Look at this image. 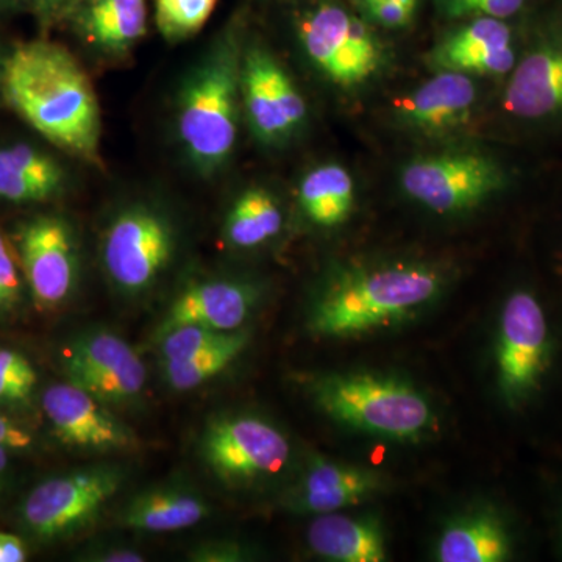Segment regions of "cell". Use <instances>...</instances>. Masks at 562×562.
Segmentation results:
<instances>
[{
  "mask_svg": "<svg viewBox=\"0 0 562 562\" xmlns=\"http://www.w3.org/2000/svg\"><path fill=\"white\" fill-rule=\"evenodd\" d=\"M217 0H155V21L166 40L190 38L210 20Z\"/></svg>",
  "mask_w": 562,
  "mask_h": 562,
  "instance_id": "83f0119b",
  "label": "cell"
},
{
  "mask_svg": "<svg viewBox=\"0 0 562 562\" xmlns=\"http://www.w3.org/2000/svg\"><path fill=\"white\" fill-rule=\"evenodd\" d=\"M7 468H9V457H7V449H2V447H0V483H2Z\"/></svg>",
  "mask_w": 562,
  "mask_h": 562,
  "instance_id": "8d00e7d4",
  "label": "cell"
},
{
  "mask_svg": "<svg viewBox=\"0 0 562 562\" xmlns=\"http://www.w3.org/2000/svg\"><path fill=\"white\" fill-rule=\"evenodd\" d=\"M436 557L441 562H501L509 557V538L494 514L479 512L447 525Z\"/></svg>",
  "mask_w": 562,
  "mask_h": 562,
  "instance_id": "603a6c76",
  "label": "cell"
},
{
  "mask_svg": "<svg viewBox=\"0 0 562 562\" xmlns=\"http://www.w3.org/2000/svg\"><path fill=\"white\" fill-rule=\"evenodd\" d=\"M314 401L333 420L394 441H417L432 427L430 402L409 384L373 373H336L314 384Z\"/></svg>",
  "mask_w": 562,
  "mask_h": 562,
  "instance_id": "277c9868",
  "label": "cell"
},
{
  "mask_svg": "<svg viewBox=\"0 0 562 562\" xmlns=\"http://www.w3.org/2000/svg\"><path fill=\"white\" fill-rule=\"evenodd\" d=\"M516 44L512 27L497 18H469L447 33L430 52L435 70H453L471 77L509 76L516 66Z\"/></svg>",
  "mask_w": 562,
  "mask_h": 562,
  "instance_id": "9a60e30c",
  "label": "cell"
},
{
  "mask_svg": "<svg viewBox=\"0 0 562 562\" xmlns=\"http://www.w3.org/2000/svg\"><path fill=\"white\" fill-rule=\"evenodd\" d=\"M473 77L453 70H436L430 80L392 102L394 120L420 135H446L468 124L479 99Z\"/></svg>",
  "mask_w": 562,
  "mask_h": 562,
  "instance_id": "2e32d148",
  "label": "cell"
},
{
  "mask_svg": "<svg viewBox=\"0 0 562 562\" xmlns=\"http://www.w3.org/2000/svg\"><path fill=\"white\" fill-rule=\"evenodd\" d=\"M22 265L33 297L44 308L69 297L77 279V255L68 225L58 217H38L21 236Z\"/></svg>",
  "mask_w": 562,
  "mask_h": 562,
  "instance_id": "e0dca14e",
  "label": "cell"
},
{
  "mask_svg": "<svg viewBox=\"0 0 562 562\" xmlns=\"http://www.w3.org/2000/svg\"><path fill=\"white\" fill-rule=\"evenodd\" d=\"M299 203L313 224L325 228L338 227L353 210V177L338 162L317 166L303 177Z\"/></svg>",
  "mask_w": 562,
  "mask_h": 562,
  "instance_id": "cb8c5ba5",
  "label": "cell"
},
{
  "mask_svg": "<svg viewBox=\"0 0 562 562\" xmlns=\"http://www.w3.org/2000/svg\"><path fill=\"white\" fill-rule=\"evenodd\" d=\"M69 382L103 403L135 401L146 384V366L120 336L109 331L88 333L66 350Z\"/></svg>",
  "mask_w": 562,
  "mask_h": 562,
  "instance_id": "4fadbf2b",
  "label": "cell"
},
{
  "mask_svg": "<svg viewBox=\"0 0 562 562\" xmlns=\"http://www.w3.org/2000/svg\"><path fill=\"white\" fill-rule=\"evenodd\" d=\"M63 169L54 158L25 144L0 147V199L40 202L60 190Z\"/></svg>",
  "mask_w": 562,
  "mask_h": 562,
  "instance_id": "7402d4cb",
  "label": "cell"
},
{
  "mask_svg": "<svg viewBox=\"0 0 562 562\" xmlns=\"http://www.w3.org/2000/svg\"><path fill=\"white\" fill-rule=\"evenodd\" d=\"M371 2H375V0H355V3H358V5H360V9H362V7H366L368 5V3Z\"/></svg>",
  "mask_w": 562,
  "mask_h": 562,
  "instance_id": "f35d334b",
  "label": "cell"
},
{
  "mask_svg": "<svg viewBox=\"0 0 562 562\" xmlns=\"http://www.w3.org/2000/svg\"><path fill=\"white\" fill-rule=\"evenodd\" d=\"M249 335L235 331L228 341L187 360L165 361V379L176 391H191L224 372L246 349Z\"/></svg>",
  "mask_w": 562,
  "mask_h": 562,
  "instance_id": "4316f807",
  "label": "cell"
},
{
  "mask_svg": "<svg viewBox=\"0 0 562 562\" xmlns=\"http://www.w3.org/2000/svg\"><path fill=\"white\" fill-rule=\"evenodd\" d=\"M61 2H65V0H40L44 9H54V7L60 5Z\"/></svg>",
  "mask_w": 562,
  "mask_h": 562,
  "instance_id": "74e56055",
  "label": "cell"
},
{
  "mask_svg": "<svg viewBox=\"0 0 562 562\" xmlns=\"http://www.w3.org/2000/svg\"><path fill=\"white\" fill-rule=\"evenodd\" d=\"M438 3L452 20L479 16L509 20L527 7L528 0H438Z\"/></svg>",
  "mask_w": 562,
  "mask_h": 562,
  "instance_id": "4dcf8cb0",
  "label": "cell"
},
{
  "mask_svg": "<svg viewBox=\"0 0 562 562\" xmlns=\"http://www.w3.org/2000/svg\"><path fill=\"white\" fill-rule=\"evenodd\" d=\"M241 102L261 143L286 140L306 120V103L290 74L262 47L243 54Z\"/></svg>",
  "mask_w": 562,
  "mask_h": 562,
  "instance_id": "8fae6325",
  "label": "cell"
},
{
  "mask_svg": "<svg viewBox=\"0 0 562 562\" xmlns=\"http://www.w3.org/2000/svg\"><path fill=\"white\" fill-rule=\"evenodd\" d=\"M21 280L9 244L0 233V308L13 305L20 297Z\"/></svg>",
  "mask_w": 562,
  "mask_h": 562,
  "instance_id": "d6a6232c",
  "label": "cell"
},
{
  "mask_svg": "<svg viewBox=\"0 0 562 562\" xmlns=\"http://www.w3.org/2000/svg\"><path fill=\"white\" fill-rule=\"evenodd\" d=\"M243 54L235 40H224L181 90L177 128L188 157L199 171L221 169L238 138Z\"/></svg>",
  "mask_w": 562,
  "mask_h": 562,
  "instance_id": "3957f363",
  "label": "cell"
},
{
  "mask_svg": "<svg viewBox=\"0 0 562 562\" xmlns=\"http://www.w3.org/2000/svg\"><path fill=\"white\" fill-rule=\"evenodd\" d=\"M27 560L25 543L18 536L0 532V562H22Z\"/></svg>",
  "mask_w": 562,
  "mask_h": 562,
  "instance_id": "e575fe53",
  "label": "cell"
},
{
  "mask_svg": "<svg viewBox=\"0 0 562 562\" xmlns=\"http://www.w3.org/2000/svg\"><path fill=\"white\" fill-rule=\"evenodd\" d=\"M314 553L336 562H383L387 560L382 528L373 520L344 514H319L306 532Z\"/></svg>",
  "mask_w": 562,
  "mask_h": 562,
  "instance_id": "d6986e66",
  "label": "cell"
},
{
  "mask_svg": "<svg viewBox=\"0 0 562 562\" xmlns=\"http://www.w3.org/2000/svg\"><path fill=\"white\" fill-rule=\"evenodd\" d=\"M124 473L114 465H95L46 480L29 494L22 519L33 535L60 538L85 527L117 494Z\"/></svg>",
  "mask_w": 562,
  "mask_h": 562,
  "instance_id": "52a82bcc",
  "label": "cell"
},
{
  "mask_svg": "<svg viewBox=\"0 0 562 562\" xmlns=\"http://www.w3.org/2000/svg\"><path fill=\"white\" fill-rule=\"evenodd\" d=\"M550 358L549 325L541 303L528 291L509 295L498 327V386L509 403L524 401L538 387Z\"/></svg>",
  "mask_w": 562,
  "mask_h": 562,
  "instance_id": "9c48e42d",
  "label": "cell"
},
{
  "mask_svg": "<svg viewBox=\"0 0 562 562\" xmlns=\"http://www.w3.org/2000/svg\"><path fill=\"white\" fill-rule=\"evenodd\" d=\"M503 109L516 120H561L562 20L543 25L517 58L503 92Z\"/></svg>",
  "mask_w": 562,
  "mask_h": 562,
  "instance_id": "7c38bea8",
  "label": "cell"
},
{
  "mask_svg": "<svg viewBox=\"0 0 562 562\" xmlns=\"http://www.w3.org/2000/svg\"><path fill=\"white\" fill-rule=\"evenodd\" d=\"M43 412L55 436L74 449L116 452L136 446L132 428L103 402L72 383L54 384L43 394Z\"/></svg>",
  "mask_w": 562,
  "mask_h": 562,
  "instance_id": "5bb4252c",
  "label": "cell"
},
{
  "mask_svg": "<svg viewBox=\"0 0 562 562\" xmlns=\"http://www.w3.org/2000/svg\"><path fill=\"white\" fill-rule=\"evenodd\" d=\"M173 250L171 225L149 209L122 211L105 233L102 258L110 279L125 292L146 291L165 271Z\"/></svg>",
  "mask_w": 562,
  "mask_h": 562,
  "instance_id": "30bf717a",
  "label": "cell"
},
{
  "mask_svg": "<svg viewBox=\"0 0 562 562\" xmlns=\"http://www.w3.org/2000/svg\"><path fill=\"white\" fill-rule=\"evenodd\" d=\"M419 0H375L362 7L369 22L383 29H403L412 24Z\"/></svg>",
  "mask_w": 562,
  "mask_h": 562,
  "instance_id": "1f68e13d",
  "label": "cell"
},
{
  "mask_svg": "<svg viewBox=\"0 0 562 562\" xmlns=\"http://www.w3.org/2000/svg\"><path fill=\"white\" fill-rule=\"evenodd\" d=\"M32 446V436L9 417L0 414V447L7 450H22Z\"/></svg>",
  "mask_w": 562,
  "mask_h": 562,
  "instance_id": "836d02e7",
  "label": "cell"
},
{
  "mask_svg": "<svg viewBox=\"0 0 562 562\" xmlns=\"http://www.w3.org/2000/svg\"><path fill=\"white\" fill-rule=\"evenodd\" d=\"M7 103L41 136L81 160L101 162V106L90 77L68 49L21 44L3 63Z\"/></svg>",
  "mask_w": 562,
  "mask_h": 562,
  "instance_id": "6da1fadb",
  "label": "cell"
},
{
  "mask_svg": "<svg viewBox=\"0 0 562 562\" xmlns=\"http://www.w3.org/2000/svg\"><path fill=\"white\" fill-rule=\"evenodd\" d=\"M403 194L441 216L464 214L491 201L506 187L502 162L480 150H447L422 155L403 166Z\"/></svg>",
  "mask_w": 562,
  "mask_h": 562,
  "instance_id": "5b68a950",
  "label": "cell"
},
{
  "mask_svg": "<svg viewBox=\"0 0 562 562\" xmlns=\"http://www.w3.org/2000/svg\"><path fill=\"white\" fill-rule=\"evenodd\" d=\"M209 514V503L198 492L177 486L155 487L128 502L122 524L136 531L172 532L201 524Z\"/></svg>",
  "mask_w": 562,
  "mask_h": 562,
  "instance_id": "44dd1931",
  "label": "cell"
},
{
  "mask_svg": "<svg viewBox=\"0 0 562 562\" xmlns=\"http://www.w3.org/2000/svg\"><path fill=\"white\" fill-rule=\"evenodd\" d=\"M257 297V290L244 281L213 280L194 284L173 301L158 327V336L188 325L238 331L254 312Z\"/></svg>",
  "mask_w": 562,
  "mask_h": 562,
  "instance_id": "ac0fdd59",
  "label": "cell"
},
{
  "mask_svg": "<svg viewBox=\"0 0 562 562\" xmlns=\"http://www.w3.org/2000/svg\"><path fill=\"white\" fill-rule=\"evenodd\" d=\"M201 450L210 471L231 484L277 475L291 457L286 436L255 416H227L210 422Z\"/></svg>",
  "mask_w": 562,
  "mask_h": 562,
  "instance_id": "ba28073f",
  "label": "cell"
},
{
  "mask_svg": "<svg viewBox=\"0 0 562 562\" xmlns=\"http://www.w3.org/2000/svg\"><path fill=\"white\" fill-rule=\"evenodd\" d=\"M81 25L102 49L125 52L146 33V0H90Z\"/></svg>",
  "mask_w": 562,
  "mask_h": 562,
  "instance_id": "d4e9b609",
  "label": "cell"
},
{
  "mask_svg": "<svg viewBox=\"0 0 562 562\" xmlns=\"http://www.w3.org/2000/svg\"><path fill=\"white\" fill-rule=\"evenodd\" d=\"M38 382L32 362L16 350L0 349V402H22Z\"/></svg>",
  "mask_w": 562,
  "mask_h": 562,
  "instance_id": "f546056e",
  "label": "cell"
},
{
  "mask_svg": "<svg viewBox=\"0 0 562 562\" xmlns=\"http://www.w3.org/2000/svg\"><path fill=\"white\" fill-rule=\"evenodd\" d=\"M299 35L314 68L338 87H360L383 68L384 49L375 33L338 3L322 2L310 10Z\"/></svg>",
  "mask_w": 562,
  "mask_h": 562,
  "instance_id": "8992f818",
  "label": "cell"
},
{
  "mask_svg": "<svg viewBox=\"0 0 562 562\" xmlns=\"http://www.w3.org/2000/svg\"><path fill=\"white\" fill-rule=\"evenodd\" d=\"M95 561L106 562H140L144 558L138 552H132V550H114L110 549L106 552L98 553L94 558Z\"/></svg>",
  "mask_w": 562,
  "mask_h": 562,
  "instance_id": "d590c367",
  "label": "cell"
},
{
  "mask_svg": "<svg viewBox=\"0 0 562 562\" xmlns=\"http://www.w3.org/2000/svg\"><path fill=\"white\" fill-rule=\"evenodd\" d=\"M233 333L235 331L211 330V328L194 327V325L176 328L161 336L162 360H187L228 341Z\"/></svg>",
  "mask_w": 562,
  "mask_h": 562,
  "instance_id": "f1b7e54d",
  "label": "cell"
},
{
  "mask_svg": "<svg viewBox=\"0 0 562 562\" xmlns=\"http://www.w3.org/2000/svg\"><path fill=\"white\" fill-rule=\"evenodd\" d=\"M379 480L371 472L328 460L310 464L299 490V508L306 513H338L371 497Z\"/></svg>",
  "mask_w": 562,
  "mask_h": 562,
  "instance_id": "ffe728a7",
  "label": "cell"
},
{
  "mask_svg": "<svg viewBox=\"0 0 562 562\" xmlns=\"http://www.w3.org/2000/svg\"><path fill=\"white\" fill-rule=\"evenodd\" d=\"M283 213L271 192L249 188L236 199L225 221V238L238 249H254L276 238Z\"/></svg>",
  "mask_w": 562,
  "mask_h": 562,
  "instance_id": "484cf974",
  "label": "cell"
},
{
  "mask_svg": "<svg viewBox=\"0 0 562 562\" xmlns=\"http://www.w3.org/2000/svg\"><path fill=\"white\" fill-rule=\"evenodd\" d=\"M442 272L425 262L358 266L336 276L314 305L310 328L351 338L408 319L441 295Z\"/></svg>",
  "mask_w": 562,
  "mask_h": 562,
  "instance_id": "7a4b0ae2",
  "label": "cell"
}]
</instances>
